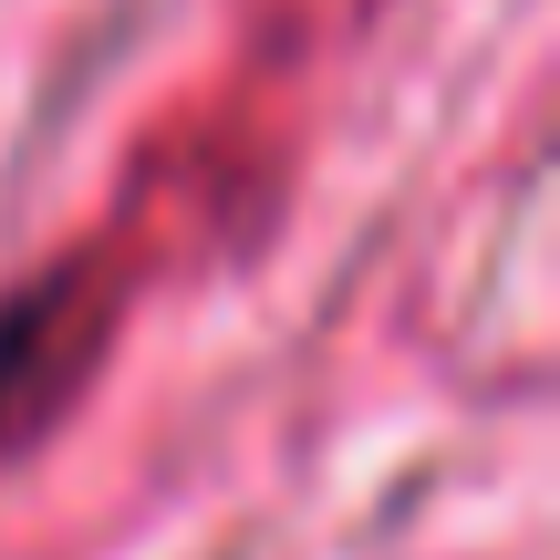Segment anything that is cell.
Returning a JSON list of instances; mask_svg holds the SVG:
<instances>
[{
  "label": "cell",
  "mask_w": 560,
  "mask_h": 560,
  "mask_svg": "<svg viewBox=\"0 0 560 560\" xmlns=\"http://www.w3.org/2000/svg\"><path fill=\"white\" fill-rule=\"evenodd\" d=\"M104 322H115V301H104L83 270H52V280H32V291L0 301V457L32 446L42 425L73 405Z\"/></svg>",
  "instance_id": "obj_1"
}]
</instances>
